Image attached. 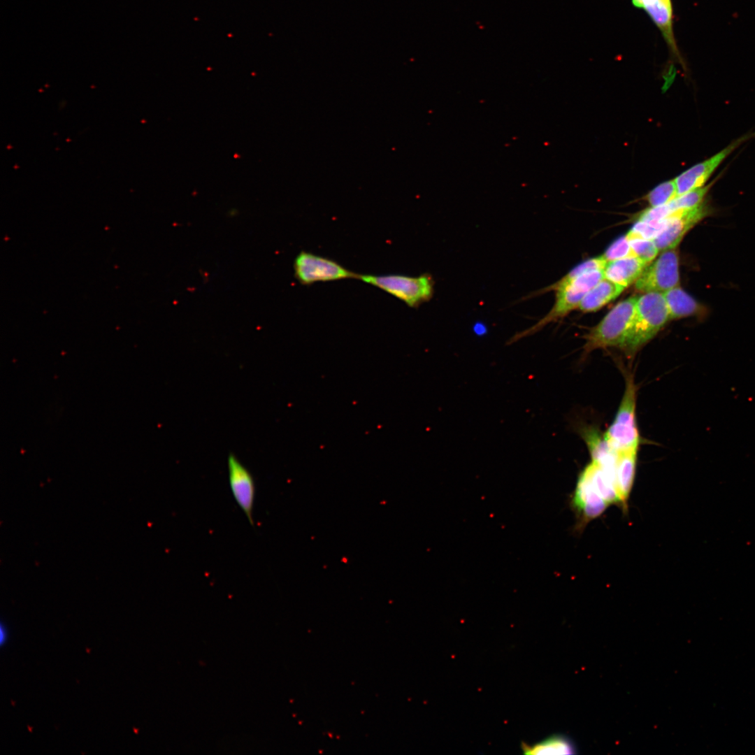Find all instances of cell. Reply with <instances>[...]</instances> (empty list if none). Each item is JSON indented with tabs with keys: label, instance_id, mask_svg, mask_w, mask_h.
I'll return each instance as SVG.
<instances>
[{
	"label": "cell",
	"instance_id": "cell-1",
	"mask_svg": "<svg viewBox=\"0 0 755 755\" xmlns=\"http://www.w3.org/2000/svg\"><path fill=\"white\" fill-rule=\"evenodd\" d=\"M669 319L667 304L662 292H646L638 297L631 327L621 347L633 354L648 343Z\"/></svg>",
	"mask_w": 755,
	"mask_h": 755
},
{
	"label": "cell",
	"instance_id": "cell-2",
	"mask_svg": "<svg viewBox=\"0 0 755 755\" xmlns=\"http://www.w3.org/2000/svg\"><path fill=\"white\" fill-rule=\"evenodd\" d=\"M603 278V270L593 271L578 276L565 285L549 289L556 292L555 303L549 312L532 326L515 334L508 343H516L536 333L548 324L578 308L586 294Z\"/></svg>",
	"mask_w": 755,
	"mask_h": 755
},
{
	"label": "cell",
	"instance_id": "cell-3",
	"mask_svg": "<svg viewBox=\"0 0 755 755\" xmlns=\"http://www.w3.org/2000/svg\"><path fill=\"white\" fill-rule=\"evenodd\" d=\"M638 296L617 303L586 337L584 352L609 347H621L631 327Z\"/></svg>",
	"mask_w": 755,
	"mask_h": 755
},
{
	"label": "cell",
	"instance_id": "cell-4",
	"mask_svg": "<svg viewBox=\"0 0 755 755\" xmlns=\"http://www.w3.org/2000/svg\"><path fill=\"white\" fill-rule=\"evenodd\" d=\"M377 287L403 301L410 308H417L429 301L434 292V282L431 275L417 277L403 275H372L358 274L357 278Z\"/></svg>",
	"mask_w": 755,
	"mask_h": 755
},
{
	"label": "cell",
	"instance_id": "cell-5",
	"mask_svg": "<svg viewBox=\"0 0 755 755\" xmlns=\"http://www.w3.org/2000/svg\"><path fill=\"white\" fill-rule=\"evenodd\" d=\"M626 380L624 394L615 417L604 434L616 452L638 449L640 443L635 417L637 387L631 375Z\"/></svg>",
	"mask_w": 755,
	"mask_h": 755
},
{
	"label": "cell",
	"instance_id": "cell-6",
	"mask_svg": "<svg viewBox=\"0 0 755 755\" xmlns=\"http://www.w3.org/2000/svg\"><path fill=\"white\" fill-rule=\"evenodd\" d=\"M680 284L679 259L675 249L662 251L647 265L635 282L637 290L646 292H665Z\"/></svg>",
	"mask_w": 755,
	"mask_h": 755
},
{
	"label": "cell",
	"instance_id": "cell-7",
	"mask_svg": "<svg viewBox=\"0 0 755 755\" xmlns=\"http://www.w3.org/2000/svg\"><path fill=\"white\" fill-rule=\"evenodd\" d=\"M294 275L302 285L345 278H357L358 274L326 257L301 251L294 263Z\"/></svg>",
	"mask_w": 755,
	"mask_h": 755
},
{
	"label": "cell",
	"instance_id": "cell-8",
	"mask_svg": "<svg viewBox=\"0 0 755 755\" xmlns=\"http://www.w3.org/2000/svg\"><path fill=\"white\" fill-rule=\"evenodd\" d=\"M754 138H755V131L746 134L732 141L713 156L693 165L680 174L674 179L677 196L704 186L716 169L734 150Z\"/></svg>",
	"mask_w": 755,
	"mask_h": 755
},
{
	"label": "cell",
	"instance_id": "cell-9",
	"mask_svg": "<svg viewBox=\"0 0 755 755\" xmlns=\"http://www.w3.org/2000/svg\"><path fill=\"white\" fill-rule=\"evenodd\" d=\"M710 213L709 207L700 205L675 211L668 217L663 230L653 240L659 251L675 249L684 235Z\"/></svg>",
	"mask_w": 755,
	"mask_h": 755
},
{
	"label": "cell",
	"instance_id": "cell-10",
	"mask_svg": "<svg viewBox=\"0 0 755 755\" xmlns=\"http://www.w3.org/2000/svg\"><path fill=\"white\" fill-rule=\"evenodd\" d=\"M227 467L231 494L250 524L254 526L253 509L256 493L254 477L233 454H229Z\"/></svg>",
	"mask_w": 755,
	"mask_h": 755
},
{
	"label": "cell",
	"instance_id": "cell-11",
	"mask_svg": "<svg viewBox=\"0 0 755 755\" xmlns=\"http://www.w3.org/2000/svg\"><path fill=\"white\" fill-rule=\"evenodd\" d=\"M572 504L586 520L598 517L608 505L583 470L578 478Z\"/></svg>",
	"mask_w": 755,
	"mask_h": 755
},
{
	"label": "cell",
	"instance_id": "cell-12",
	"mask_svg": "<svg viewBox=\"0 0 755 755\" xmlns=\"http://www.w3.org/2000/svg\"><path fill=\"white\" fill-rule=\"evenodd\" d=\"M632 3L645 10L660 29L673 52L680 57L673 30L671 1L632 0Z\"/></svg>",
	"mask_w": 755,
	"mask_h": 755
},
{
	"label": "cell",
	"instance_id": "cell-13",
	"mask_svg": "<svg viewBox=\"0 0 755 755\" xmlns=\"http://www.w3.org/2000/svg\"><path fill=\"white\" fill-rule=\"evenodd\" d=\"M647 265L635 256L608 261L603 269L604 278L625 288L635 282Z\"/></svg>",
	"mask_w": 755,
	"mask_h": 755
},
{
	"label": "cell",
	"instance_id": "cell-14",
	"mask_svg": "<svg viewBox=\"0 0 755 755\" xmlns=\"http://www.w3.org/2000/svg\"><path fill=\"white\" fill-rule=\"evenodd\" d=\"M638 449L617 452L615 483L621 503L625 505L635 477Z\"/></svg>",
	"mask_w": 755,
	"mask_h": 755
},
{
	"label": "cell",
	"instance_id": "cell-15",
	"mask_svg": "<svg viewBox=\"0 0 755 755\" xmlns=\"http://www.w3.org/2000/svg\"><path fill=\"white\" fill-rule=\"evenodd\" d=\"M624 289V287L603 278L586 294L578 308L583 312L596 311L616 299Z\"/></svg>",
	"mask_w": 755,
	"mask_h": 755
},
{
	"label": "cell",
	"instance_id": "cell-16",
	"mask_svg": "<svg viewBox=\"0 0 755 755\" xmlns=\"http://www.w3.org/2000/svg\"><path fill=\"white\" fill-rule=\"evenodd\" d=\"M583 437L590 452L592 461L609 471L614 473L617 452L611 447L604 435L598 431L587 429Z\"/></svg>",
	"mask_w": 755,
	"mask_h": 755
},
{
	"label": "cell",
	"instance_id": "cell-17",
	"mask_svg": "<svg viewBox=\"0 0 755 755\" xmlns=\"http://www.w3.org/2000/svg\"><path fill=\"white\" fill-rule=\"evenodd\" d=\"M669 313V319H680L698 315L703 307L691 296L679 287L663 293Z\"/></svg>",
	"mask_w": 755,
	"mask_h": 755
},
{
	"label": "cell",
	"instance_id": "cell-18",
	"mask_svg": "<svg viewBox=\"0 0 755 755\" xmlns=\"http://www.w3.org/2000/svg\"><path fill=\"white\" fill-rule=\"evenodd\" d=\"M521 748L525 754H575L577 747L574 742L563 734H554L545 740L528 745L522 742Z\"/></svg>",
	"mask_w": 755,
	"mask_h": 755
},
{
	"label": "cell",
	"instance_id": "cell-19",
	"mask_svg": "<svg viewBox=\"0 0 755 755\" xmlns=\"http://www.w3.org/2000/svg\"><path fill=\"white\" fill-rule=\"evenodd\" d=\"M712 184L713 182L677 196L668 203L672 213L679 210L689 209L700 205L705 201V197Z\"/></svg>",
	"mask_w": 755,
	"mask_h": 755
},
{
	"label": "cell",
	"instance_id": "cell-20",
	"mask_svg": "<svg viewBox=\"0 0 755 755\" xmlns=\"http://www.w3.org/2000/svg\"><path fill=\"white\" fill-rule=\"evenodd\" d=\"M607 261L603 259L602 256L589 259L579 264L577 266L572 269L560 280L557 281L556 283L549 286V287L544 289L543 291H548L552 288L565 285L573 279L586 273L596 270H603L605 267Z\"/></svg>",
	"mask_w": 755,
	"mask_h": 755
},
{
	"label": "cell",
	"instance_id": "cell-21",
	"mask_svg": "<svg viewBox=\"0 0 755 755\" xmlns=\"http://www.w3.org/2000/svg\"><path fill=\"white\" fill-rule=\"evenodd\" d=\"M677 196L675 180H670L657 185L646 195L645 199L650 207H656L669 203Z\"/></svg>",
	"mask_w": 755,
	"mask_h": 755
},
{
	"label": "cell",
	"instance_id": "cell-22",
	"mask_svg": "<svg viewBox=\"0 0 755 755\" xmlns=\"http://www.w3.org/2000/svg\"><path fill=\"white\" fill-rule=\"evenodd\" d=\"M667 217L658 221H637L626 234L628 238L654 240L664 229Z\"/></svg>",
	"mask_w": 755,
	"mask_h": 755
},
{
	"label": "cell",
	"instance_id": "cell-23",
	"mask_svg": "<svg viewBox=\"0 0 755 755\" xmlns=\"http://www.w3.org/2000/svg\"><path fill=\"white\" fill-rule=\"evenodd\" d=\"M634 256L649 264L658 255L659 249L653 240L640 238H628Z\"/></svg>",
	"mask_w": 755,
	"mask_h": 755
},
{
	"label": "cell",
	"instance_id": "cell-24",
	"mask_svg": "<svg viewBox=\"0 0 755 755\" xmlns=\"http://www.w3.org/2000/svg\"><path fill=\"white\" fill-rule=\"evenodd\" d=\"M630 256L634 255L626 235L617 239L602 255L607 262Z\"/></svg>",
	"mask_w": 755,
	"mask_h": 755
},
{
	"label": "cell",
	"instance_id": "cell-25",
	"mask_svg": "<svg viewBox=\"0 0 755 755\" xmlns=\"http://www.w3.org/2000/svg\"><path fill=\"white\" fill-rule=\"evenodd\" d=\"M8 639V630L6 625L3 623L0 626V643L1 645H5Z\"/></svg>",
	"mask_w": 755,
	"mask_h": 755
}]
</instances>
